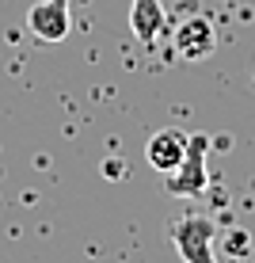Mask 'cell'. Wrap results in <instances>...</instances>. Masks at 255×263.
<instances>
[{"label":"cell","mask_w":255,"mask_h":263,"mask_svg":"<svg viewBox=\"0 0 255 263\" xmlns=\"http://www.w3.org/2000/svg\"><path fill=\"white\" fill-rule=\"evenodd\" d=\"M206 153H209V141L202 138V134H194L187 145V157H183V164H179L175 172H168V195H175V198H198V195H206Z\"/></svg>","instance_id":"2"},{"label":"cell","mask_w":255,"mask_h":263,"mask_svg":"<svg viewBox=\"0 0 255 263\" xmlns=\"http://www.w3.org/2000/svg\"><path fill=\"white\" fill-rule=\"evenodd\" d=\"M27 31L38 42H65L72 31L69 0H38L27 8Z\"/></svg>","instance_id":"3"},{"label":"cell","mask_w":255,"mask_h":263,"mask_svg":"<svg viewBox=\"0 0 255 263\" xmlns=\"http://www.w3.org/2000/svg\"><path fill=\"white\" fill-rule=\"evenodd\" d=\"M130 31L138 34V42H145V46H152L168 31V15H164L160 0H133L130 4Z\"/></svg>","instance_id":"6"},{"label":"cell","mask_w":255,"mask_h":263,"mask_svg":"<svg viewBox=\"0 0 255 263\" xmlns=\"http://www.w3.org/2000/svg\"><path fill=\"white\" fill-rule=\"evenodd\" d=\"M171 50L179 53L183 61H202L209 53L217 50V31L213 23L206 20V15H190L175 27V34H171Z\"/></svg>","instance_id":"4"},{"label":"cell","mask_w":255,"mask_h":263,"mask_svg":"<svg viewBox=\"0 0 255 263\" xmlns=\"http://www.w3.org/2000/svg\"><path fill=\"white\" fill-rule=\"evenodd\" d=\"M187 145H190V134L175 130V126H164V130H156L149 138V145H145V160H149V168H156V172L168 176V172H175L183 164Z\"/></svg>","instance_id":"5"},{"label":"cell","mask_w":255,"mask_h":263,"mask_svg":"<svg viewBox=\"0 0 255 263\" xmlns=\"http://www.w3.org/2000/svg\"><path fill=\"white\" fill-rule=\"evenodd\" d=\"M168 240L175 244L183 263H217L213 244H217V229L206 214H179L168 221Z\"/></svg>","instance_id":"1"},{"label":"cell","mask_w":255,"mask_h":263,"mask_svg":"<svg viewBox=\"0 0 255 263\" xmlns=\"http://www.w3.org/2000/svg\"><path fill=\"white\" fill-rule=\"evenodd\" d=\"M229 252H236V256H248V233H236V237H229Z\"/></svg>","instance_id":"7"}]
</instances>
